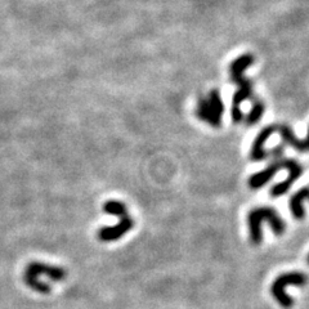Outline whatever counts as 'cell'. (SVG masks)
I'll list each match as a JSON object with an SVG mask.
<instances>
[{"mask_svg": "<svg viewBox=\"0 0 309 309\" xmlns=\"http://www.w3.org/2000/svg\"><path fill=\"white\" fill-rule=\"evenodd\" d=\"M306 284V276L300 272H290V273L281 274L277 277L276 281L273 282L270 287V293L274 296L277 301L281 304L284 308H291L294 304V300L291 296H289L285 291L286 286L290 285H296V286H304Z\"/></svg>", "mask_w": 309, "mask_h": 309, "instance_id": "obj_3", "label": "cell"}, {"mask_svg": "<svg viewBox=\"0 0 309 309\" xmlns=\"http://www.w3.org/2000/svg\"><path fill=\"white\" fill-rule=\"evenodd\" d=\"M133 226H134V222L130 218L129 214H127V215L120 217V222L116 226L105 227V228L100 229L98 238L101 241H105V242L119 240V238H121V236H124L133 228Z\"/></svg>", "mask_w": 309, "mask_h": 309, "instance_id": "obj_6", "label": "cell"}, {"mask_svg": "<svg viewBox=\"0 0 309 309\" xmlns=\"http://www.w3.org/2000/svg\"><path fill=\"white\" fill-rule=\"evenodd\" d=\"M304 200H309V187L300 188V190L294 193L291 199H290V210L293 212L294 218L298 219V221L304 219V215H305V211H304L303 207Z\"/></svg>", "mask_w": 309, "mask_h": 309, "instance_id": "obj_11", "label": "cell"}, {"mask_svg": "<svg viewBox=\"0 0 309 309\" xmlns=\"http://www.w3.org/2000/svg\"><path fill=\"white\" fill-rule=\"evenodd\" d=\"M224 112L223 101L218 90H211L207 98H200L196 108V116L202 121L211 127L219 128L222 122V115Z\"/></svg>", "mask_w": 309, "mask_h": 309, "instance_id": "obj_2", "label": "cell"}, {"mask_svg": "<svg viewBox=\"0 0 309 309\" xmlns=\"http://www.w3.org/2000/svg\"><path fill=\"white\" fill-rule=\"evenodd\" d=\"M254 55L253 54H242L238 58H236L235 61L232 62L231 66H229V74H231V79H235V77L243 76V72L245 70H248L251 65L254 64Z\"/></svg>", "mask_w": 309, "mask_h": 309, "instance_id": "obj_12", "label": "cell"}, {"mask_svg": "<svg viewBox=\"0 0 309 309\" xmlns=\"http://www.w3.org/2000/svg\"><path fill=\"white\" fill-rule=\"evenodd\" d=\"M273 127L274 130H277V132L280 133V135H281V138L285 144H289V146H291L293 148H295L296 151L299 152L309 151V130L306 138L304 139V141H300V139L296 138L293 129H291L289 125L279 124V125H273Z\"/></svg>", "mask_w": 309, "mask_h": 309, "instance_id": "obj_9", "label": "cell"}, {"mask_svg": "<svg viewBox=\"0 0 309 309\" xmlns=\"http://www.w3.org/2000/svg\"><path fill=\"white\" fill-rule=\"evenodd\" d=\"M306 260H308V263H309V254H308V258H306Z\"/></svg>", "mask_w": 309, "mask_h": 309, "instance_id": "obj_15", "label": "cell"}, {"mask_svg": "<svg viewBox=\"0 0 309 309\" xmlns=\"http://www.w3.org/2000/svg\"><path fill=\"white\" fill-rule=\"evenodd\" d=\"M264 103H263L262 101H255L254 105H253V108H251V111L248 113V116H246V124L254 125L255 122L259 121V120L262 119L263 113H264Z\"/></svg>", "mask_w": 309, "mask_h": 309, "instance_id": "obj_13", "label": "cell"}, {"mask_svg": "<svg viewBox=\"0 0 309 309\" xmlns=\"http://www.w3.org/2000/svg\"><path fill=\"white\" fill-rule=\"evenodd\" d=\"M274 132H276V130H274V127L272 125V127L264 128V129L257 135V138H255L254 143H253V147H251V160L262 161L269 154L264 149V144Z\"/></svg>", "mask_w": 309, "mask_h": 309, "instance_id": "obj_10", "label": "cell"}, {"mask_svg": "<svg viewBox=\"0 0 309 309\" xmlns=\"http://www.w3.org/2000/svg\"><path fill=\"white\" fill-rule=\"evenodd\" d=\"M103 210H105L107 214H111V215H116V217H122L127 215L128 210L127 206H125L122 202L120 201H108L106 202L105 206H103Z\"/></svg>", "mask_w": 309, "mask_h": 309, "instance_id": "obj_14", "label": "cell"}, {"mask_svg": "<svg viewBox=\"0 0 309 309\" xmlns=\"http://www.w3.org/2000/svg\"><path fill=\"white\" fill-rule=\"evenodd\" d=\"M286 164L287 159H282V156H279V158H276V161L270 164V165H268L264 170L253 174V175L249 178V186H250L253 190L262 188L268 180H270L276 175V173H279L282 169H286Z\"/></svg>", "mask_w": 309, "mask_h": 309, "instance_id": "obj_5", "label": "cell"}, {"mask_svg": "<svg viewBox=\"0 0 309 309\" xmlns=\"http://www.w3.org/2000/svg\"><path fill=\"white\" fill-rule=\"evenodd\" d=\"M268 222L274 232V235L280 236L285 232V222L282 221L281 217L277 214V211L272 207L263 206L257 207V209L251 210L248 215V224L249 231H250V240L255 245H259L262 242L263 233H262V223Z\"/></svg>", "mask_w": 309, "mask_h": 309, "instance_id": "obj_1", "label": "cell"}, {"mask_svg": "<svg viewBox=\"0 0 309 309\" xmlns=\"http://www.w3.org/2000/svg\"><path fill=\"white\" fill-rule=\"evenodd\" d=\"M40 274H47L53 281H62L66 277V270L59 267H50V265L42 264V263H31L27 265L25 272V277L38 279Z\"/></svg>", "mask_w": 309, "mask_h": 309, "instance_id": "obj_8", "label": "cell"}, {"mask_svg": "<svg viewBox=\"0 0 309 309\" xmlns=\"http://www.w3.org/2000/svg\"><path fill=\"white\" fill-rule=\"evenodd\" d=\"M286 170L289 171V175H287L286 179L284 182L279 183V184L273 186L272 190H270L272 197H280L285 195L290 190V187L293 186V183L298 180L301 177V174H303V168H301L300 164L296 163L295 160H291V159H287Z\"/></svg>", "mask_w": 309, "mask_h": 309, "instance_id": "obj_7", "label": "cell"}, {"mask_svg": "<svg viewBox=\"0 0 309 309\" xmlns=\"http://www.w3.org/2000/svg\"><path fill=\"white\" fill-rule=\"evenodd\" d=\"M232 81L238 86L235 96H233V100H232V120L237 124L243 117L242 111L240 108L241 103L246 100H250L251 96H253V84L245 76L236 77Z\"/></svg>", "mask_w": 309, "mask_h": 309, "instance_id": "obj_4", "label": "cell"}]
</instances>
